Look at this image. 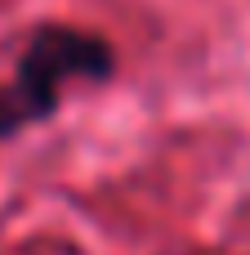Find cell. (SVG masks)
Instances as JSON below:
<instances>
[{"label":"cell","mask_w":250,"mask_h":255,"mask_svg":"<svg viewBox=\"0 0 250 255\" xmlns=\"http://www.w3.org/2000/svg\"><path fill=\"white\" fill-rule=\"evenodd\" d=\"M112 72H116V49L98 31L40 22L18 54L13 81L0 85V143L36 121H49L72 81H107Z\"/></svg>","instance_id":"1"}]
</instances>
